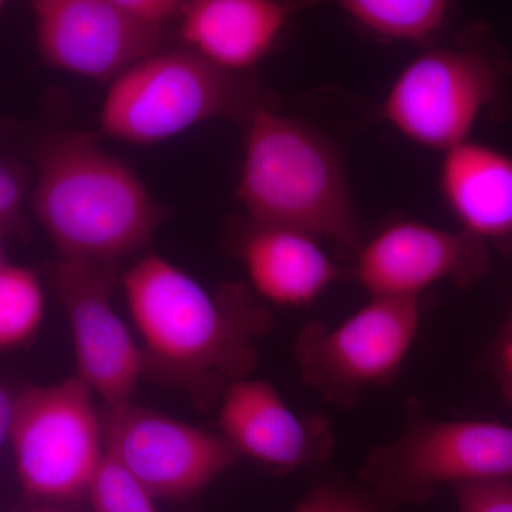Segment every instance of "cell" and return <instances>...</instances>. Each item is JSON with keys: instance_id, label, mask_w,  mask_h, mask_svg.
Listing matches in <instances>:
<instances>
[{"instance_id": "obj_5", "label": "cell", "mask_w": 512, "mask_h": 512, "mask_svg": "<svg viewBox=\"0 0 512 512\" xmlns=\"http://www.w3.org/2000/svg\"><path fill=\"white\" fill-rule=\"evenodd\" d=\"M512 478V427L494 421L431 419L410 399L396 439L370 451L359 471L397 510L423 507L440 485Z\"/></svg>"}, {"instance_id": "obj_24", "label": "cell", "mask_w": 512, "mask_h": 512, "mask_svg": "<svg viewBox=\"0 0 512 512\" xmlns=\"http://www.w3.org/2000/svg\"><path fill=\"white\" fill-rule=\"evenodd\" d=\"M497 345L501 383H503L505 397L512 406V340L497 342Z\"/></svg>"}, {"instance_id": "obj_23", "label": "cell", "mask_w": 512, "mask_h": 512, "mask_svg": "<svg viewBox=\"0 0 512 512\" xmlns=\"http://www.w3.org/2000/svg\"><path fill=\"white\" fill-rule=\"evenodd\" d=\"M25 188L18 175L0 163V234L22 222Z\"/></svg>"}, {"instance_id": "obj_17", "label": "cell", "mask_w": 512, "mask_h": 512, "mask_svg": "<svg viewBox=\"0 0 512 512\" xmlns=\"http://www.w3.org/2000/svg\"><path fill=\"white\" fill-rule=\"evenodd\" d=\"M339 8L372 35L423 43L444 28L451 6L446 0H342Z\"/></svg>"}, {"instance_id": "obj_21", "label": "cell", "mask_w": 512, "mask_h": 512, "mask_svg": "<svg viewBox=\"0 0 512 512\" xmlns=\"http://www.w3.org/2000/svg\"><path fill=\"white\" fill-rule=\"evenodd\" d=\"M460 512H512V478L451 485Z\"/></svg>"}, {"instance_id": "obj_7", "label": "cell", "mask_w": 512, "mask_h": 512, "mask_svg": "<svg viewBox=\"0 0 512 512\" xmlns=\"http://www.w3.org/2000/svg\"><path fill=\"white\" fill-rule=\"evenodd\" d=\"M421 320V298H370L335 328L306 323L295 340L306 386L340 410L353 409L366 390L396 380Z\"/></svg>"}, {"instance_id": "obj_10", "label": "cell", "mask_w": 512, "mask_h": 512, "mask_svg": "<svg viewBox=\"0 0 512 512\" xmlns=\"http://www.w3.org/2000/svg\"><path fill=\"white\" fill-rule=\"evenodd\" d=\"M117 262L60 261L55 288L72 329L77 376L107 409L131 403L146 369L144 353L111 302Z\"/></svg>"}, {"instance_id": "obj_12", "label": "cell", "mask_w": 512, "mask_h": 512, "mask_svg": "<svg viewBox=\"0 0 512 512\" xmlns=\"http://www.w3.org/2000/svg\"><path fill=\"white\" fill-rule=\"evenodd\" d=\"M488 268L490 255L481 239L407 220L363 242L355 275L370 298H421V292L446 279L461 288L476 284Z\"/></svg>"}, {"instance_id": "obj_16", "label": "cell", "mask_w": 512, "mask_h": 512, "mask_svg": "<svg viewBox=\"0 0 512 512\" xmlns=\"http://www.w3.org/2000/svg\"><path fill=\"white\" fill-rule=\"evenodd\" d=\"M440 190L461 231L487 241L512 237V157L467 140L443 153Z\"/></svg>"}, {"instance_id": "obj_3", "label": "cell", "mask_w": 512, "mask_h": 512, "mask_svg": "<svg viewBox=\"0 0 512 512\" xmlns=\"http://www.w3.org/2000/svg\"><path fill=\"white\" fill-rule=\"evenodd\" d=\"M244 126L237 197L254 224L295 229L357 254L362 228L338 148L311 124L262 103Z\"/></svg>"}, {"instance_id": "obj_28", "label": "cell", "mask_w": 512, "mask_h": 512, "mask_svg": "<svg viewBox=\"0 0 512 512\" xmlns=\"http://www.w3.org/2000/svg\"><path fill=\"white\" fill-rule=\"evenodd\" d=\"M6 6H8V3L3 2V0H0V16H2L3 12H5Z\"/></svg>"}, {"instance_id": "obj_9", "label": "cell", "mask_w": 512, "mask_h": 512, "mask_svg": "<svg viewBox=\"0 0 512 512\" xmlns=\"http://www.w3.org/2000/svg\"><path fill=\"white\" fill-rule=\"evenodd\" d=\"M104 439V450L154 498L191 497L242 460L221 433L133 403L107 409Z\"/></svg>"}, {"instance_id": "obj_8", "label": "cell", "mask_w": 512, "mask_h": 512, "mask_svg": "<svg viewBox=\"0 0 512 512\" xmlns=\"http://www.w3.org/2000/svg\"><path fill=\"white\" fill-rule=\"evenodd\" d=\"M498 86L494 64L480 52L436 47L403 67L380 111L407 140L446 153L470 140Z\"/></svg>"}, {"instance_id": "obj_15", "label": "cell", "mask_w": 512, "mask_h": 512, "mask_svg": "<svg viewBox=\"0 0 512 512\" xmlns=\"http://www.w3.org/2000/svg\"><path fill=\"white\" fill-rule=\"evenodd\" d=\"M241 258L255 291L275 305H311L343 278L319 239L295 229L252 225Z\"/></svg>"}, {"instance_id": "obj_27", "label": "cell", "mask_w": 512, "mask_h": 512, "mask_svg": "<svg viewBox=\"0 0 512 512\" xmlns=\"http://www.w3.org/2000/svg\"><path fill=\"white\" fill-rule=\"evenodd\" d=\"M0 237H2V234H0ZM5 264H6V262L3 261L2 238H0V268H2V266Z\"/></svg>"}, {"instance_id": "obj_18", "label": "cell", "mask_w": 512, "mask_h": 512, "mask_svg": "<svg viewBox=\"0 0 512 512\" xmlns=\"http://www.w3.org/2000/svg\"><path fill=\"white\" fill-rule=\"evenodd\" d=\"M46 299L39 276L25 266L0 268V350L32 338L45 318Z\"/></svg>"}, {"instance_id": "obj_13", "label": "cell", "mask_w": 512, "mask_h": 512, "mask_svg": "<svg viewBox=\"0 0 512 512\" xmlns=\"http://www.w3.org/2000/svg\"><path fill=\"white\" fill-rule=\"evenodd\" d=\"M218 424L242 458L279 473L322 466L335 446L325 417L293 413L265 380L245 377L229 384L221 396Z\"/></svg>"}, {"instance_id": "obj_25", "label": "cell", "mask_w": 512, "mask_h": 512, "mask_svg": "<svg viewBox=\"0 0 512 512\" xmlns=\"http://www.w3.org/2000/svg\"><path fill=\"white\" fill-rule=\"evenodd\" d=\"M13 400L9 399L3 387L0 386V450L8 440L10 420H12Z\"/></svg>"}, {"instance_id": "obj_19", "label": "cell", "mask_w": 512, "mask_h": 512, "mask_svg": "<svg viewBox=\"0 0 512 512\" xmlns=\"http://www.w3.org/2000/svg\"><path fill=\"white\" fill-rule=\"evenodd\" d=\"M86 494L96 512H157L153 495L106 450Z\"/></svg>"}, {"instance_id": "obj_20", "label": "cell", "mask_w": 512, "mask_h": 512, "mask_svg": "<svg viewBox=\"0 0 512 512\" xmlns=\"http://www.w3.org/2000/svg\"><path fill=\"white\" fill-rule=\"evenodd\" d=\"M375 490L348 478L332 477L313 485L295 512H400Z\"/></svg>"}, {"instance_id": "obj_26", "label": "cell", "mask_w": 512, "mask_h": 512, "mask_svg": "<svg viewBox=\"0 0 512 512\" xmlns=\"http://www.w3.org/2000/svg\"><path fill=\"white\" fill-rule=\"evenodd\" d=\"M504 340H512V309L507 320L504 322L503 329H501L497 342H504Z\"/></svg>"}, {"instance_id": "obj_14", "label": "cell", "mask_w": 512, "mask_h": 512, "mask_svg": "<svg viewBox=\"0 0 512 512\" xmlns=\"http://www.w3.org/2000/svg\"><path fill=\"white\" fill-rule=\"evenodd\" d=\"M305 2L190 0L183 3L184 47L225 72L248 74L274 47Z\"/></svg>"}, {"instance_id": "obj_2", "label": "cell", "mask_w": 512, "mask_h": 512, "mask_svg": "<svg viewBox=\"0 0 512 512\" xmlns=\"http://www.w3.org/2000/svg\"><path fill=\"white\" fill-rule=\"evenodd\" d=\"M32 204L60 261H113L146 247L168 217L140 177L86 133L35 150Z\"/></svg>"}, {"instance_id": "obj_6", "label": "cell", "mask_w": 512, "mask_h": 512, "mask_svg": "<svg viewBox=\"0 0 512 512\" xmlns=\"http://www.w3.org/2000/svg\"><path fill=\"white\" fill-rule=\"evenodd\" d=\"M101 434L93 390L79 376L23 389L8 440L25 493L46 501L86 494L104 456Z\"/></svg>"}, {"instance_id": "obj_22", "label": "cell", "mask_w": 512, "mask_h": 512, "mask_svg": "<svg viewBox=\"0 0 512 512\" xmlns=\"http://www.w3.org/2000/svg\"><path fill=\"white\" fill-rule=\"evenodd\" d=\"M131 19L147 28L165 30L168 23L180 19L183 3L180 0H116Z\"/></svg>"}, {"instance_id": "obj_11", "label": "cell", "mask_w": 512, "mask_h": 512, "mask_svg": "<svg viewBox=\"0 0 512 512\" xmlns=\"http://www.w3.org/2000/svg\"><path fill=\"white\" fill-rule=\"evenodd\" d=\"M30 9L43 63L74 76L113 82L164 43L165 30L131 19L116 0H35Z\"/></svg>"}, {"instance_id": "obj_1", "label": "cell", "mask_w": 512, "mask_h": 512, "mask_svg": "<svg viewBox=\"0 0 512 512\" xmlns=\"http://www.w3.org/2000/svg\"><path fill=\"white\" fill-rule=\"evenodd\" d=\"M131 318L146 345L144 360L210 403L229 384L245 379L258 362V342L271 312L247 286L212 293L183 269L150 255L123 278Z\"/></svg>"}, {"instance_id": "obj_4", "label": "cell", "mask_w": 512, "mask_h": 512, "mask_svg": "<svg viewBox=\"0 0 512 512\" xmlns=\"http://www.w3.org/2000/svg\"><path fill=\"white\" fill-rule=\"evenodd\" d=\"M259 99L249 74L225 72L192 50H160L111 82L100 110L107 136L151 146L210 120L245 124Z\"/></svg>"}]
</instances>
